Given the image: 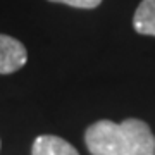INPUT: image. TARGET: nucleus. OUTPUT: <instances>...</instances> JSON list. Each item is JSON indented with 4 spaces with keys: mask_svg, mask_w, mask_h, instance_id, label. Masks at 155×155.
<instances>
[{
    "mask_svg": "<svg viewBox=\"0 0 155 155\" xmlns=\"http://www.w3.org/2000/svg\"><path fill=\"white\" fill-rule=\"evenodd\" d=\"M31 155H79V153L66 140L54 136V134H41L33 141Z\"/></svg>",
    "mask_w": 155,
    "mask_h": 155,
    "instance_id": "3",
    "label": "nucleus"
},
{
    "mask_svg": "<svg viewBox=\"0 0 155 155\" xmlns=\"http://www.w3.org/2000/svg\"><path fill=\"white\" fill-rule=\"evenodd\" d=\"M50 2H59L71 7H78V9H95L100 5L102 0H50Z\"/></svg>",
    "mask_w": 155,
    "mask_h": 155,
    "instance_id": "5",
    "label": "nucleus"
},
{
    "mask_svg": "<svg viewBox=\"0 0 155 155\" xmlns=\"http://www.w3.org/2000/svg\"><path fill=\"white\" fill-rule=\"evenodd\" d=\"M28 61V52L19 40L0 35V74L19 71Z\"/></svg>",
    "mask_w": 155,
    "mask_h": 155,
    "instance_id": "2",
    "label": "nucleus"
},
{
    "mask_svg": "<svg viewBox=\"0 0 155 155\" xmlns=\"http://www.w3.org/2000/svg\"><path fill=\"white\" fill-rule=\"evenodd\" d=\"M84 143L91 155H155V136L140 119L95 122L86 129Z\"/></svg>",
    "mask_w": 155,
    "mask_h": 155,
    "instance_id": "1",
    "label": "nucleus"
},
{
    "mask_svg": "<svg viewBox=\"0 0 155 155\" xmlns=\"http://www.w3.org/2000/svg\"><path fill=\"white\" fill-rule=\"evenodd\" d=\"M133 26L140 35L155 36V0H141L134 12Z\"/></svg>",
    "mask_w": 155,
    "mask_h": 155,
    "instance_id": "4",
    "label": "nucleus"
}]
</instances>
